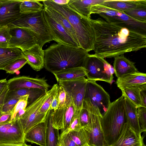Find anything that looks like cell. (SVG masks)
<instances>
[{
  "mask_svg": "<svg viewBox=\"0 0 146 146\" xmlns=\"http://www.w3.org/2000/svg\"><path fill=\"white\" fill-rule=\"evenodd\" d=\"M68 133L71 138L78 146H85L88 144L87 136L83 127L78 130L71 131Z\"/></svg>",
  "mask_w": 146,
  "mask_h": 146,
  "instance_id": "obj_34",
  "label": "cell"
},
{
  "mask_svg": "<svg viewBox=\"0 0 146 146\" xmlns=\"http://www.w3.org/2000/svg\"><path fill=\"white\" fill-rule=\"evenodd\" d=\"M105 0H69L67 5L84 17L90 19L92 5L100 4Z\"/></svg>",
  "mask_w": 146,
  "mask_h": 146,
  "instance_id": "obj_23",
  "label": "cell"
},
{
  "mask_svg": "<svg viewBox=\"0 0 146 146\" xmlns=\"http://www.w3.org/2000/svg\"><path fill=\"white\" fill-rule=\"evenodd\" d=\"M44 67L53 73L70 68L84 67L88 52L80 48L53 44L44 50Z\"/></svg>",
  "mask_w": 146,
  "mask_h": 146,
  "instance_id": "obj_2",
  "label": "cell"
},
{
  "mask_svg": "<svg viewBox=\"0 0 146 146\" xmlns=\"http://www.w3.org/2000/svg\"><path fill=\"white\" fill-rule=\"evenodd\" d=\"M121 90L122 95L126 96L137 108L141 107L140 91L127 88Z\"/></svg>",
  "mask_w": 146,
  "mask_h": 146,
  "instance_id": "obj_35",
  "label": "cell"
},
{
  "mask_svg": "<svg viewBox=\"0 0 146 146\" xmlns=\"http://www.w3.org/2000/svg\"><path fill=\"white\" fill-rule=\"evenodd\" d=\"M10 28L8 25L0 27V47H9L11 38Z\"/></svg>",
  "mask_w": 146,
  "mask_h": 146,
  "instance_id": "obj_39",
  "label": "cell"
},
{
  "mask_svg": "<svg viewBox=\"0 0 146 146\" xmlns=\"http://www.w3.org/2000/svg\"><path fill=\"white\" fill-rule=\"evenodd\" d=\"M25 136L19 119L0 124V145L24 143Z\"/></svg>",
  "mask_w": 146,
  "mask_h": 146,
  "instance_id": "obj_13",
  "label": "cell"
},
{
  "mask_svg": "<svg viewBox=\"0 0 146 146\" xmlns=\"http://www.w3.org/2000/svg\"><path fill=\"white\" fill-rule=\"evenodd\" d=\"M9 28L11 37L9 47L17 48L23 52L37 44L35 36L28 29L19 27Z\"/></svg>",
  "mask_w": 146,
  "mask_h": 146,
  "instance_id": "obj_14",
  "label": "cell"
},
{
  "mask_svg": "<svg viewBox=\"0 0 146 146\" xmlns=\"http://www.w3.org/2000/svg\"><path fill=\"white\" fill-rule=\"evenodd\" d=\"M79 113H75L74 116L70 126L68 129L63 133H68L72 131H78L82 128L79 118Z\"/></svg>",
  "mask_w": 146,
  "mask_h": 146,
  "instance_id": "obj_43",
  "label": "cell"
},
{
  "mask_svg": "<svg viewBox=\"0 0 146 146\" xmlns=\"http://www.w3.org/2000/svg\"><path fill=\"white\" fill-rule=\"evenodd\" d=\"M50 111L49 110L45 121L46 125V146H59L60 135L59 130L52 126Z\"/></svg>",
  "mask_w": 146,
  "mask_h": 146,
  "instance_id": "obj_28",
  "label": "cell"
},
{
  "mask_svg": "<svg viewBox=\"0 0 146 146\" xmlns=\"http://www.w3.org/2000/svg\"><path fill=\"white\" fill-rule=\"evenodd\" d=\"M55 3L60 5L67 4L69 0H52Z\"/></svg>",
  "mask_w": 146,
  "mask_h": 146,
  "instance_id": "obj_51",
  "label": "cell"
},
{
  "mask_svg": "<svg viewBox=\"0 0 146 146\" xmlns=\"http://www.w3.org/2000/svg\"><path fill=\"white\" fill-rule=\"evenodd\" d=\"M84 99H86L99 110L102 115L111 103L109 94L96 81L88 80Z\"/></svg>",
  "mask_w": 146,
  "mask_h": 146,
  "instance_id": "obj_12",
  "label": "cell"
},
{
  "mask_svg": "<svg viewBox=\"0 0 146 146\" xmlns=\"http://www.w3.org/2000/svg\"><path fill=\"white\" fill-rule=\"evenodd\" d=\"M11 115V111L3 113L0 117V124L10 122Z\"/></svg>",
  "mask_w": 146,
  "mask_h": 146,
  "instance_id": "obj_46",
  "label": "cell"
},
{
  "mask_svg": "<svg viewBox=\"0 0 146 146\" xmlns=\"http://www.w3.org/2000/svg\"><path fill=\"white\" fill-rule=\"evenodd\" d=\"M64 106L62 108H58L55 110L50 111L52 126L59 130H62L64 128Z\"/></svg>",
  "mask_w": 146,
  "mask_h": 146,
  "instance_id": "obj_32",
  "label": "cell"
},
{
  "mask_svg": "<svg viewBox=\"0 0 146 146\" xmlns=\"http://www.w3.org/2000/svg\"><path fill=\"white\" fill-rule=\"evenodd\" d=\"M44 9L69 33L80 48L75 32L68 20L60 13L50 7L44 6Z\"/></svg>",
  "mask_w": 146,
  "mask_h": 146,
  "instance_id": "obj_29",
  "label": "cell"
},
{
  "mask_svg": "<svg viewBox=\"0 0 146 146\" xmlns=\"http://www.w3.org/2000/svg\"><path fill=\"white\" fill-rule=\"evenodd\" d=\"M9 27H19L31 31L41 47L46 43L53 40L44 21L43 10L36 12L21 14L17 20L8 25Z\"/></svg>",
  "mask_w": 146,
  "mask_h": 146,
  "instance_id": "obj_5",
  "label": "cell"
},
{
  "mask_svg": "<svg viewBox=\"0 0 146 146\" xmlns=\"http://www.w3.org/2000/svg\"><path fill=\"white\" fill-rule=\"evenodd\" d=\"M43 15L53 40L58 44L74 48H79L70 34L60 23L44 9Z\"/></svg>",
  "mask_w": 146,
  "mask_h": 146,
  "instance_id": "obj_11",
  "label": "cell"
},
{
  "mask_svg": "<svg viewBox=\"0 0 146 146\" xmlns=\"http://www.w3.org/2000/svg\"><path fill=\"white\" fill-rule=\"evenodd\" d=\"M19 98L20 97L14 98L4 101L3 107V113L11 111Z\"/></svg>",
  "mask_w": 146,
  "mask_h": 146,
  "instance_id": "obj_44",
  "label": "cell"
},
{
  "mask_svg": "<svg viewBox=\"0 0 146 146\" xmlns=\"http://www.w3.org/2000/svg\"><path fill=\"white\" fill-rule=\"evenodd\" d=\"M85 103L89 113L88 124L83 128L88 139V144L92 146H106L101 124L102 115L99 110L88 100L84 99Z\"/></svg>",
  "mask_w": 146,
  "mask_h": 146,
  "instance_id": "obj_8",
  "label": "cell"
},
{
  "mask_svg": "<svg viewBox=\"0 0 146 146\" xmlns=\"http://www.w3.org/2000/svg\"><path fill=\"white\" fill-rule=\"evenodd\" d=\"M59 146H61V145H60Z\"/></svg>",
  "mask_w": 146,
  "mask_h": 146,
  "instance_id": "obj_55",
  "label": "cell"
},
{
  "mask_svg": "<svg viewBox=\"0 0 146 146\" xmlns=\"http://www.w3.org/2000/svg\"><path fill=\"white\" fill-rule=\"evenodd\" d=\"M38 44L23 52L27 63L35 70H40L44 67V51Z\"/></svg>",
  "mask_w": 146,
  "mask_h": 146,
  "instance_id": "obj_18",
  "label": "cell"
},
{
  "mask_svg": "<svg viewBox=\"0 0 146 146\" xmlns=\"http://www.w3.org/2000/svg\"><path fill=\"white\" fill-rule=\"evenodd\" d=\"M46 129L45 121L38 124L25 134V141L40 146H46Z\"/></svg>",
  "mask_w": 146,
  "mask_h": 146,
  "instance_id": "obj_21",
  "label": "cell"
},
{
  "mask_svg": "<svg viewBox=\"0 0 146 146\" xmlns=\"http://www.w3.org/2000/svg\"><path fill=\"white\" fill-rule=\"evenodd\" d=\"M75 111L74 104L72 100L66 94V100L64 105V128L61 130V133L65 132L68 128L74 116Z\"/></svg>",
  "mask_w": 146,
  "mask_h": 146,
  "instance_id": "obj_30",
  "label": "cell"
},
{
  "mask_svg": "<svg viewBox=\"0 0 146 146\" xmlns=\"http://www.w3.org/2000/svg\"><path fill=\"white\" fill-rule=\"evenodd\" d=\"M126 121L124 99L122 95L111 102L101 118L106 146H110L117 139Z\"/></svg>",
  "mask_w": 146,
  "mask_h": 146,
  "instance_id": "obj_4",
  "label": "cell"
},
{
  "mask_svg": "<svg viewBox=\"0 0 146 146\" xmlns=\"http://www.w3.org/2000/svg\"><path fill=\"white\" fill-rule=\"evenodd\" d=\"M123 12L136 20L146 23V5L138 7Z\"/></svg>",
  "mask_w": 146,
  "mask_h": 146,
  "instance_id": "obj_33",
  "label": "cell"
},
{
  "mask_svg": "<svg viewBox=\"0 0 146 146\" xmlns=\"http://www.w3.org/2000/svg\"><path fill=\"white\" fill-rule=\"evenodd\" d=\"M137 113L141 133L146 131V108L140 107L137 109Z\"/></svg>",
  "mask_w": 146,
  "mask_h": 146,
  "instance_id": "obj_40",
  "label": "cell"
},
{
  "mask_svg": "<svg viewBox=\"0 0 146 146\" xmlns=\"http://www.w3.org/2000/svg\"><path fill=\"white\" fill-rule=\"evenodd\" d=\"M100 5L110 8L123 12L138 7L146 5V0H105Z\"/></svg>",
  "mask_w": 146,
  "mask_h": 146,
  "instance_id": "obj_22",
  "label": "cell"
},
{
  "mask_svg": "<svg viewBox=\"0 0 146 146\" xmlns=\"http://www.w3.org/2000/svg\"><path fill=\"white\" fill-rule=\"evenodd\" d=\"M41 1L44 6L52 8L68 20L75 32L80 48L88 52L94 50L95 37L90 18L81 15L67 4L58 5L52 0Z\"/></svg>",
  "mask_w": 146,
  "mask_h": 146,
  "instance_id": "obj_3",
  "label": "cell"
},
{
  "mask_svg": "<svg viewBox=\"0 0 146 146\" xmlns=\"http://www.w3.org/2000/svg\"><path fill=\"white\" fill-rule=\"evenodd\" d=\"M140 97L141 107L146 108V90L140 92Z\"/></svg>",
  "mask_w": 146,
  "mask_h": 146,
  "instance_id": "obj_49",
  "label": "cell"
},
{
  "mask_svg": "<svg viewBox=\"0 0 146 146\" xmlns=\"http://www.w3.org/2000/svg\"><path fill=\"white\" fill-rule=\"evenodd\" d=\"M91 14H98L109 23L119 25L146 36V23L136 20L123 12L98 4L92 6Z\"/></svg>",
  "mask_w": 146,
  "mask_h": 146,
  "instance_id": "obj_6",
  "label": "cell"
},
{
  "mask_svg": "<svg viewBox=\"0 0 146 146\" xmlns=\"http://www.w3.org/2000/svg\"><path fill=\"white\" fill-rule=\"evenodd\" d=\"M7 80L4 79L0 80V95L7 87Z\"/></svg>",
  "mask_w": 146,
  "mask_h": 146,
  "instance_id": "obj_50",
  "label": "cell"
},
{
  "mask_svg": "<svg viewBox=\"0 0 146 146\" xmlns=\"http://www.w3.org/2000/svg\"><path fill=\"white\" fill-rule=\"evenodd\" d=\"M9 91L7 87L0 95V117L3 113V107L6 94Z\"/></svg>",
  "mask_w": 146,
  "mask_h": 146,
  "instance_id": "obj_47",
  "label": "cell"
},
{
  "mask_svg": "<svg viewBox=\"0 0 146 146\" xmlns=\"http://www.w3.org/2000/svg\"></svg>",
  "mask_w": 146,
  "mask_h": 146,
  "instance_id": "obj_56",
  "label": "cell"
},
{
  "mask_svg": "<svg viewBox=\"0 0 146 146\" xmlns=\"http://www.w3.org/2000/svg\"><path fill=\"white\" fill-rule=\"evenodd\" d=\"M58 84H55L49 90V95L40 109L39 111L40 113H46L50 110L51 104L58 91Z\"/></svg>",
  "mask_w": 146,
  "mask_h": 146,
  "instance_id": "obj_36",
  "label": "cell"
},
{
  "mask_svg": "<svg viewBox=\"0 0 146 146\" xmlns=\"http://www.w3.org/2000/svg\"><path fill=\"white\" fill-rule=\"evenodd\" d=\"M144 146H146V145H144Z\"/></svg>",
  "mask_w": 146,
  "mask_h": 146,
  "instance_id": "obj_54",
  "label": "cell"
},
{
  "mask_svg": "<svg viewBox=\"0 0 146 146\" xmlns=\"http://www.w3.org/2000/svg\"><path fill=\"white\" fill-rule=\"evenodd\" d=\"M94 30V54L112 58L146 47V36L101 18L90 19Z\"/></svg>",
  "mask_w": 146,
  "mask_h": 146,
  "instance_id": "obj_1",
  "label": "cell"
},
{
  "mask_svg": "<svg viewBox=\"0 0 146 146\" xmlns=\"http://www.w3.org/2000/svg\"><path fill=\"white\" fill-rule=\"evenodd\" d=\"M0 146H32L31 145H28L25 143L18 144H2L0 145Z\"/></svg>",
  "mask_w": 146,
  "mask_h": 146,
  "instance_id": "obj_52",
  "label": "cell"
},
{
  "mask_svg": "<svg viewBox=\"0 0 146 146\" xmlns=\"http://www.w3.org/2000/svg\"><path fill=\"white\" fill-rule=\"evenodd\" d=\"M85 146H91V145H89L88 144Z\"/></svg>",
  "mask_w": 146,
  "mask_h": 146,
  "instance_id": "obj_53",
  "label": "cell"
},
{
  "mask_svg": "<svg viewBox=\"0 0 146 146\" xmlns=\"http://www.w3.org/2000/svg\"><path fill=\"white\" fill-rule=\"evenodd\" d=\"M22 0H0V27L8 25L20 16Z\"/></svg>",
  "mask_w": 146,
  "mask_h": 146,
  "instance_id": "obj_17",
  "label": "cell"
},
{
  "mask_svg": "<svg viewBox=\"0 0 146 146\" xmlns=\"http://www.w3.org/2000/svg\"><path fill=\"white\" fill-rule=\"evenodd\" d=\"M79 118L80 125L82 127L88 124L89 120V113L84 102L82 109L79 114Z\"/></svg>",
  "mask_w": 146,
  "mask_h": 146,
  "instance_id": "obj_42",
  "label": "cell"
},
{
  "mask_svg": "<svg viewBox=\"0 0 146 146\" xmlns=\"http://www.w3.org/2000/svg\"><path fill=\"white\" fill-rule=\"evenodd\" d=\"M44 78H33L28 76H20L7 80V87L9 91L22 88L38 89L47 92L50 86Z\"/></svg>",
  "mask_w": 146,
  "mask_h": 146,
  "instance_id": "obj_15",
  "label": "cell"
},
{
  "mask_svg": "<svg viewBox=\"0 0 146 146\" xmlns=\"http://www.w3.org/2000/svg\"><path fill=\"white\" fill-rule=\"evenodd\" d=\"M113 68L117 78L138 71L134 63L129 60L123 55L114 57Z\"/></svg>",
  "mask_w": 146,
  "mask_h": 146,
  "instance_id": "obj_20",
  "label": "cell"
},
{
  "mask_svg": "<svg viewBox=\"0 0 146 146\" xmlns=\"http://www.w3.org/2000/svg\"><path fill=\"white\" fill-rule=\"evenodd\" d=\"M58 94L59 100V106L58 108L64 107L65 103L66 94L63 87L59 85Z\"/></svg>",
  "mask_w": 146,
  "mask_h": 146,
  "instance_id": "obj_45",
  "label": "cell"
},
{
  "mask_svg": "<svg viewBox=\"0 0 146 146\" xmlns=\"http://www.w3.org/2000/svg\"><path fill=\"white\" fill-rule=\"evenodd\" d=\"M27 63V61L24 57L19 58L13 62L4 70L6 73L13 74L19 70L25 65Z\"/></svg>",
  "mask_w": 146,
  "mask_h": 146,
  "instance_id": "obj_37",
  "label": "cell"
},
{
  "mask_svg": "<svg viewBox=\"0 0 146 146\" xmlns=\"http://www.w3.org/2000/svg\"><path fill=\"white\" fill-rule=\"evenodd\" d=\"M115 83L121 90L126 87L146 84V74L138 71L130 73L117 78Z\"/></svg>",
  "mask_w": 146,
  "mask_h": 146,
  "instance_id": "obj_19",
  "label": "cell"
},
{
  "mask_svg": "<svg viewBox=\"0 0 146 146\" xmlns=\"http://www.w3.org/2000/svg\"><path fill=\"white\" fill-rule=\"evenodd\" d=\"M59 143L61 146H78L71 138L69 133H61Z\"/></svg>",
  "mask_w": 146,
  "mask_h": 146,
  "instance_id": "obj_41",
  "label": "cell"
},
{
  "mask_svg": "<svg viewBox=\"0 0 146 146\" xmlns=\"http://www.w3.org/2000/svg\"><path fill=\"white\" fill-rule=\"evenodd\" d=\"M29 95L21 96L11 111V115L10 122L15 120L16 115L19 111L22 109H25L27 107Z\"/></svg>",
  "mask_w": 146,
  "mask_h": 146,
  "instance_id": "obj_38",
  "label": "cell"
},
{
  "mask_svg": "<svg viewBox=\"0 0 146 146\" xmlns=\"http://www.w3.org/2000/svg\"><path fill=\"white\" fill-rule=\"evenodd\" d=\"M57 81H66L85 77L86 70L83 67H74L66 69L52 73Z\"/></svg>",
  "mask_w": 146,
  "mask_h": 146,
  "instance_id": "obj_25",
  "label": "cell"
},
{
  "mask_svg": "<svg viewBox=\"0 0 146 146\" xmlns=\"http://www.w3.org/2000/svg\"><path fill=\"white\" fill-rule=\"evenodd\" d=\"M123 96L124 99L127 121L139 133L141 134V129L137 113V108L126 96Z\"/></svg>",
  "mask_w": 146,
  "mask_h": 146,
  "instance_id": "obj_27",
  "label": "cell"
},
{
  "mask_svg": "<svg viewBox=\"0 0 146 146\" xmlns=\"http://www.w3.org/2000/svg\"><path fill=\"white\" fill-rule=\"evenodd\" d=\"M86 70L88 80L101 81L112 82L114 73L113 68L104 58L96 55L89 54L84 66Z\"/></svg>",
  "mask_w": 146,
  "mask_h": 146,
  "instance_id": "obj_7",
  "label": "cell"
},
{
  "mask_svg": "<svg viewBox=\"0 0 146 146\" xmlns=\"http://www.w3.org/2000/svg\"><path fill=\"white\" fill-rule=\"evenodd\" d=\"M58 91L51 104L50 110H57L59 107V100Z\"/></svg>",
  "mask_w": 146,
  "mask_h": 146,
  "instance_id": "obj_48",
  "label": "cell"
},
{
  "mask_svg": "<svg viewBox=\"0 0 146 146\" xmlns=\"http://www.w3.org/2000/svg\"><path fill=\"white\" fill-rule=\"evenodd\" d=\"M46 92L40 89L34 88H22L13 91H9L4 101L11 98H19L21 96L28 95L29 97L27 106Z\"/></svg>",
  "mask_w": 146,
  "mask_h": 146,
  "instance_id": "obj_26",
  "label": "cell"
},
{
  "mask_svg": "<svg viewBox=\"0 0 146 146\" xmlns=\"http://www.w3.org/2000/svg\"><path fill=\"white\" fill-rule=\"evenodd\" d=\"M38 0H22L20 6L21 13L38 12L42 11L43 4Z\"/></svg>",
  "mask_w": 146,
  "mask_h": 146,
  "instance_id": "obj_31",
  "label": "cell"
},
{
  "mask_svg": "<svg viewBox=\"0 0 146 146\" xmlns=\"http://www.w3.org/2000/svg\"><path fill=\"white\" fill-rule=\"evenodd\" d=\"M49 93V90L27 106L24 114L19 119L25 134L36 125L45 121L49 111L46 113H41L39 110Z\"/></svg>",
  "mask_w": 146,
  "mask_h": 146,
  "instance_id": "obj_9",
  "label": "cell"
},
{
  "mask_svg": "<svg viewBox=\"0 0 146 146\" xmlns=\"http://www.w3.org/2000/svg\"><path fill=\"white\" fill-rule=\"evenodd\" d=\"M144 145L141 134L127 121L118 138L110 146H144Z\"/></svg>",
  "mask_w": 146,
  "mask_h": 146,
  "instance_id": "obj_16",
  "label": "cell"
},
{
  "mask_svg": "<svg viewBox=\"0 0 146 146\" xmlns=\"http://www.w3.org/2000/svg\"><path fill=\"white\" fill-rule=\"evenodd\" d=\"M23 56V52L19 48L0 47V70H4L15 60Z\"/></svg>",
  "mask_w": 146,
  "mask_h": 146,
  "instance_id": "obj_24",
  "label": "cell"
},
{
  "mask_svg": "<svg viewBox=\"0 0 146 146\" xmlns=\"http://www.w3.org/2000/svg\"><path fill=\"white\" fill-rule=\"evenodd\" d=\"M88 80L85 77L72 80L57 81L72 100L75 113H80L82 109Z\"/></svg>",
  "mask_w": 146,
  "mask_h": 146,
  "instance_id": "obj_10",
  "label": "cell"
}]
</instances>
